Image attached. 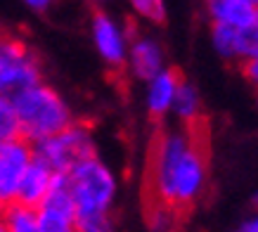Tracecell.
<instances>
[{
    "label": "cell",
    "instance_id": "obj_1",
    "mask_svg": "<svg viewBox=\"0 0 258 232\" xmlns=\"http://www.w3.org/2000/svg\"><path fill=\"white\" fill-rule=\"evenodd\" d=\"M209 145L202 126L159 133L149 149L147 183L154 204L175 213L192 209L209 187Z\"/></svg>",
    "mask_w": 258,
    "mask_h": 232
},
{
    "label": "cell",
    "instance_id": "obj_2",
    "mask_svg": "<svg viewBox=\"0 0 258 232\" xmlns=\"http://www.w3.org/2000/svg\"><path fill=\"white\" fill-rule=\"evenodd\" d=\"M12 107L19 121V135L31 145H38L43 140L62 133L76 121L67 97L45 81L15 95Z\"/></svg>",
    "mask_w": 258,
    "mask_h": 232
},
{
    "label": "cell",
    "instance_id": "obj_3",
    "mask_svg": "<svg viewBox=\"0 0 258 232\" xmlns=\"http://www.w3.org/2000/svg\"><path fill=\"white\" fill-rule=\"evenodd\" d=\"M64 178H67L71 199H74L76 220L111 216L118 194V178L114 168L100 154L79 161Z\"/></svg>",
    "mask_w": 258,
    "mask_h": 232
},
{
    "label": "cell",
    "instance_id": "obj_4",
    "mask_svg": "<svg viewBox=\"0 0 258 232\" xmlns=\"http://www.w3.org/2000/svg\"><path fill=\"white\" fill-rule=\"evenodd\" d=\"M43 83V62L19 36L0 33V97H15Z\"/></svg>",
    "mask_w": 258,
    "mask_h": 232
},
{
    "label": "cell",
    "instance_id": "obj_5",
    "mask_svg": "<svg viewBox=\"0 0 258 232\" xmlns=\"http://www.w3.org/2000/svg\"><path fill=\"white\" fill-rule=\"evenodd\" d=\"M95 154H97L95 135L81 121H74L62 133L33 145V159L47 166L55 176H67L79 161L90 159Z\"/></svg>",
    "mask_w": 258,
    "mask_h": 232
},
{
    "label": "cell",
    "instance_id": "obj_6",
    "mask_svg": "<svg viewBox=\"0 0 258 232\" xmlns=\"http://www.w3.org/2000/svg\"><path fill=\"white\" fill-rule=\"evenodd\" d=\"M133 24H121L116 17H111L104 10H97L90 19V36L93 45L100 54V60L111 71L125 69V54H128V43L135 36Z\"/></svg>",
    "mask_w": 258,
    "mask_h": 232
},
{
    "label": "cell",
    "instance_id": "obj_7",
    "mask_svg": "<svg viewBox=\"0 0 258 232\" xmlns=\"http://www.w3.org/2000/svg\"><path fill=\"white\" fill-rule=\"evenodd\" d=\"M36 213L40 232H74L76 209L64 176H55V183L45 194V199L36 206Z\"/></svg>",
    "mask_w": 258,
    "mask_h": 232
},
{
    "label": "cell",
    "instance_id": "obj_8",
    "mask_svg": "<svg viewBox=\"0 0 258 232\" xmlns=\"http://www.w3.org/2000/svg\"><path fill=\"white\" fill-rule=\"evenodd\" d=\"M33 161V145L26 140H12L0 147V209L15 204L17 190L26 168Z\"/></svg>",
    "mask_w": 258,
    "mask_h": 232
},
{
    "label": "cell",
    "instance_id": "obj_9",
    "mask_svg": "<svg viewBox=\"0 0 258 232\" xmlns=\"http://www.w3.org/2000/svg\"><path fill=\"white\" fill-rule=\"evenodd\" d=\"M168 67L166 62V50L161 40L147 33H135L131 43H128V54H125V71L140 81L147 83L152 78L161 74Z\"/></svg>",
    "mask_w": 258,
    "mask_h": 232
},
{
    "label": "cell",
    "instance_id": "obj_10",
    "mask_svg": "<svg viewBox=\"0 0 258 232\" xmlns=\"http://www.w3.org/2000/svg\"><path fill=\"white\" fill-rule=\"evenodd\" d=\"M211 45L225 62H249L258 60V26L232 29L223 24H211Z\"/></svg>",
    "mask_w": 258,
    "mask_h": 232
},
{
    "label": "cell",
    "instance_id": "obj_11",
    "mask_svg": "<svg viewBox=\"0 0 258 232\" xmlns=\"http://www.w3.org/2000/svg\"><path fill=\"white\" fill-rule=\"evenodd\" d=\"M204 10L211 24L232 29L258 26V0H204Z\"/></svg>",
    "mask_w": 258,
    "mask_h": 232
},
{
    "label": "cell",
    "instance_id": "obj_12",
    "mask_svg": "<svg viewBox=\"0 0 258 232\" xmlns=\"http://www.w3.org/2000/svg\"><path fill=\"white\" fill-rule=\"evenodd\" d=\"M180 81H182V76L178 71L166 67L161 74H157L152 81L145 83V109H147L149 119L161 121L166 114H171Z\"/></svg>",
    "mask_w": 258,
    "mask_h": 232
},
{
    "label": "cell",
    "instance_id": "obj_13",
    "mask_svg": "<svg viewBox=\"0 0 258 232\" xmlns=\"http://www.w3.org/2000/svg\"><path fill=\"white\" fill-rule=\"evenodd\" d=\"M55 183V173L43 166L40 161L33 159L31 166L26 168L22 183H19V190H17V204H24V206H31L36 209L40 201L45 199V194L50 192V187Z\"/></svg>",
    "mask_w": 258,
    "mask_h": 232
},
{
    "label": "cell",
    "instance_id": "obj_14",
    "mask_svg": "<svg viewBox=\"0 0 258 232\" xmlns=\"http://www.w3.org/2000/svg\"><path fill=\"white\" fill-rule=\"evenodd\" d=\"M171 114L178 119V124L182 128H195V126H202L204 121V100L202 93L192 81L182 78L178 85V93H175V100H173Z\"/></svg>",
    "mask_w": 258,
    "mask_h": 232
},
{
    "label": "cell",
    "instance_id": "obj_15",
    "mask_svg": "<svg viewBox=\"0 0 258 232\" xmlns=\"http://www.w3.org/2000/svg\"><path fill=\"white\" fill-rule=\"evenodd\" d=\"M0 220H3L8 232H40L36 209L17 204V201L0 209Z\"/></svg>",
    "mask_w": 258,
    "mask_h": 232
},
{
    "label": "cell",
    "instance_id": "obj_16",
    "mask_svg": "<svg viewBox=\"0 0 258 232\" xmlns=\"http://www.w3.org/2000/svg\"><path fill=\"white\" fill-rule=\"evenodd\" d=\"M147 227L149 232H175L178 230V213L161 204H149L147 209Z\"/></svg>",
    "mask_w": 258,
    "mask_h": 232
},
{
    "label": "cell",
    "instance_id": "obj_17",
    "mask_svg": "<svg viewBox=\"0 0 258 232\" xmlns=\"http://www.w3.org/2000/svg\"><path fill=\"white\" fill-rule=\"evenodd\" d=\"M19 121L10 97H0V147L12 140H19Z\"/></svg>",
    "mask_w": 258,
    "mask_h": 232
},
{
    "label": "cell",
    "instance_id": "obj_18",
    "mask_svg": "<svg viewBox=\"0 0 258 232\" xmlns=\"http://www.w3.org/2000/svg\"><path fill=\"white\" fill-rule=\"evenodd\" d=\"M135 17H140L149 24H164L168 17L166 0H128Z\"/></svg>",
    "mask_w": 258,
    "mask_h": 232
},
{
    "label": "cell",
    "instance_id": "obj_19",
    "mask_svg": "<svg viewBox=\"0 0 258 232\" xmlns=\"http://www.w3.org/2000/svg\"><path fill=\"white\" fill-rule=\"evenodd\" d=\"M74 232H116V223H114V216L81 218L76 220Z\"/></svg>",
    "mask_w": 258,
    "mask_h": 232
},
{
    "label": "cell",
    "instance_id": "obj_20",
    "mask_svg": "<svg viewBox=\"0 0 258 232\" xmlns=\"http://www.w3.org/2000/svg\"><path fill=\"white\" fill-rule=\"evenodd\" d=\"M239 69H242L244 78H246L249 83H256V81H258V60H249V62H242V64H239Z\"/></svg>",
    "mask_w": 258,
    "mask_h": 232
},
{
    "label": "cell",
    "instance_id": "obj_21",
    "mask_svg": "<svg viewBox=\"0 0 258 232\" xmlns=\"http://www.w3.org/2000/svg\"><path fill=\"white\" fill-rule=\"evenodd\" d=\"M22 3L29 10H33V12H47V10L52 8L55 0H22Z\"/></svg>",
    "mask_w": 258,
    "mask_h": 232
},
{
    "label": "cell",
    "instance_id": "obj_22",
    "mask_svg": "<svg viewBox=\"0 0 258 232\" xmlns=\"http://www.w3.org/2000/svg\"><path fill=\"white\" fill-rule=\"evenodd\" d=\"M0 232H8L5 230V225H3V220H0Z\"/></svg>",
    "mask_w": 258,
    "mask_h": 232
},
{
    "label": "cell",
    "instance_id": "obj_23",
    "mask_svg": "<svg viewBox=\"0 0 258 232\" xmlns=\"http://www.w3.org/2000/svg\"><path fill=\"white\" fill-rule=\"evenodd\" d=\"M0 33H3V31H0Z\"/></svg>",
    "mask_w": 258,
    "mask_h": 232
}]
</instances>
